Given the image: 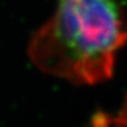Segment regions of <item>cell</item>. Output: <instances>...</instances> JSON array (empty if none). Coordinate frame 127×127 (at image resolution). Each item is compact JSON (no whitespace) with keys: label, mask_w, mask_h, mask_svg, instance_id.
<instances>
[{"label":"cell","mask_w":127,"mask_h":127,"mask_svg":"<svg viewBox=\"0 0 127 127\" xmlns=\"http://www.w3.org/2000/svg\"><path fill=\"white\" fill-rule=\"evenodd\" d=\"M126 41L127 25L117 0H57L52 17L32 36L28 55L47 74L95 85L112 77Z\"/></svg>","instance_id":"obj_1"}]
</instances>
